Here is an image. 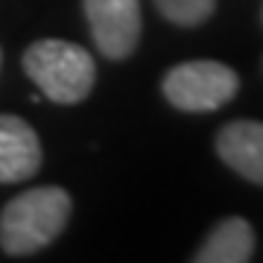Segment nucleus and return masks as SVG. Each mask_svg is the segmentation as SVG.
I'll use <instances>...</instances> for the list:
<instances>
[{"label":"nucleus","instance_id":"1","mask_svg":"<svg viewBox=\"0 0 263 263\" xmlns=\"http://www.w3.org/2000/svg\"><path fill=\"white\" fill-rule=\"evenodd\" d=\"M70 219V196L62 187H32L0 214V246L9 254H32L65 231Z\"/></svg>","mask_w":263,"mask_h":263},{"label":"nucleus","instance_id":"2","mask_svg":"<svg viewBox=\"0 0 263 263\" xmlns=\"http://www.w3.org/2000/svg\"><path fill=\"white\" fill-rule=\"evenodd\" d=\"M24 70L41 88V94L53 103L70 105L91 94L97 79L94 59L85 47L62 41V38H41L24 53Z\"/></svg>","mask_w":263,"mask_h":263},{"label":"nucleus","instance_id":"3","mask_svg":"<svg viewBox=\"0 0 263 263\" xmlns=\"http://www.w3.org/2000/svg\"><path fill=\"white\" fill-rule=\"evenodd\" d=\"M240 79L228 65L199 59L181 62L164 76V97L179 111H216L234 100Z\"/></svg>","mask_w":263,"mask_h":263},{"label":"nucleus","instance_id":"4","mask_svg":"<svg viewBox=\"0 0 263 263\" xmlns=\"http://www.w3.org/2000/svg\"><path fill=\"white\" fill-rule=\"evenodd\" d=\"M85 18L105 59H129L141 41L138 0H85Z\"/></svg>","mask_w":263,"mask_h":263},{"label":"nucleus","instance_id":"5","mask_svg":"<svg viewBox=\"0 0 263 263\" xmlns=\"http://www.w3.org/2000/svg\"><path fill=\"white\" fill-rule=\"evenodd\" d=\"M41 167L35 129L15 114H0V184L32 179Z\"/></svg>","mask_w":263,"mask_h":263},{"label":"nucleus","instance_id":"6","mask_svg":"<svg viewBox=\"0 0 263 263\" xmlns=\"http://www.w3.org/2000/svg\"><path fill=\"white\" fill-rule=\"evenodd\" d=\"M216 152L246 181L263 184V123L234 120L216 135Z\"/></svg>","mask_w":263,"mask_h":263},{"label":"nucleus","instance_id":"7","mask_svg":"<svg viewBox=\"0 0 263 263\" xmlns=\"http://www.w3.org/2000/svg\"><path fill=\"white\" fill-rule=\"evenodd\" d=\"M254 254V231L240 216H228L193 254L196 263H246Z\"/></svg>","mask_w":263,"mask_h":263},{"label":"nucleus","instance_id":"8","mask_svg":"<svg viewBox=\"0 0 263 263\" xmlns=\"http://www.w3.org/2000/svg\"><path fill=\"white\" fill-rule=\"evenodd\" d=\"M158 12L179 27H199L214 15L216 0H155Z\"/></svg>","mask_w":263,"mask_h":263}]
</instances>
